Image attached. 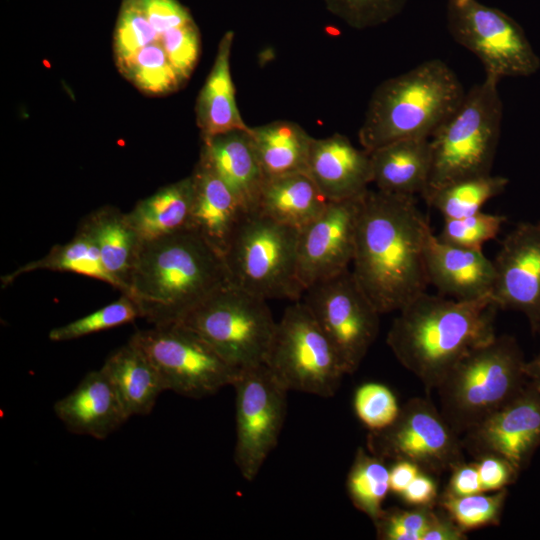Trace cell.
Returning a JSON list of instances; mask_svg holds the SVG:
<instances>
[{
	"instance_id": "23",
	"label": "cell",
	"mask_w": 540,
	"mask_h": 540,
	"mask_svg": "<svg viewBox=\"0 0 540 540\" xmlns=\"http://www.w3.org/2000/svg\"><path fill=\"white\" fill-rule=\"evenodd\" d=\"M369 154L377 190L412 196L426 190L432 166L430 138L400 139Z\"/></svg>"
},
{
	"instance_id": "8",
	"label": "cell",
	"mask_w": 540,
	"mask_h": 540,
	"mask_svg": "<svg viewBox=\"0 0 540 540\" xmlns=\"http://www.w3.org/2000/svg\"><path fill=\"white\" fill-rule=\"evenodd\" d=\"M267 300L228 284L180 321L238 370L265 363L276 322Z\"/></svg>"
},
{
	"instance_id": "34",
	"label": "cell",
	"mask_w": 540,
	"mask_h": 540,
	"mask_svg": "<svg viewBox=\"0 0 540 540\" xmlns=\"http://www.w3.org/2000/svg\"><path fill=\"white\" fill-rule=\"evenodd\" d=\"M484 493L453 496L443 492L439 495L437 504L464 532L487 526H498L508 490L504 488L492 494Z\"/></svg>"
},
{
	"instance_id": "15",
	"label": "cell",
	"mask_w": 540,
	"mask_h": 540,
	"mask_svg": "<svg viewBox=\"0 0 540 540\" xmlns=\"http://www.w3.org/2000/svg\"><path fill=\"white\" fill-rule=\"evenodd\" d=\"M365 193L329 201L323 212L299 231L297 273L304 291L349 269Z\"/></svg>"
},
{
	"instance_id": "30",
	"label": "cell",
	"mask_w": 540,
	"mask_h": 540,
	"mask_svg": "<svg viewBox=\"0 0 540 540\" xmlns=\"http://www.w3.org/2000/svg\"><path fill=\"white\" fill-rule=\"evenodd\" d=\"M36 270L65 271L95 278L115 288V282L106 272L98 247L89 231L80 223L72 239L55 245L42 258L31 261L2 277L3 285L18 276Z\"/></svg>"
},
{
	"instance_id": "2",
	"label": "cell",
	"mask_w": 540,
	"mask_h": 540,
	"mask_svg": "<svg viewBox=\"0 0 540 540\" xmlns=\"http://www.w3.org/2000/svg\"><path fill=\"white\" fill-rule=\"evenodd\" d=\"M498 309L492 297L461 301L424 292L399 310L386 342L430 391L463 356L497 336Z\"/></svg>"
},
{
	"instance_id": "32",
	"label": "cell",
	"mask_w": 540,
	"mask_h": 540,
	"mask_svg": "<svg viewBox=\"0 0 540 540\" xmlns=\"http://www.w3.org/2000/svg\"><path fill=\"white\" fill-rule=\"evenodd\" d=\"M346 484L353 505L374 522L382 513L383 502L390 491L389 469L384 459L359 447Z\"/></svg>"
},
{
	"instance_id": "37",
	"label": "cell",
	"mask_w": 540,
	"mask_h": 540,
	"mask_svg": "<svg viewBox=\"0 0 540 540\" xmlns=\"http://www.w3.org/2000/svg\"><path fill=\"white\" fill-rule=\"evenodd\" d=\"M506 217L477 212L461 218H446L438 239L446 244L482 250L484 243L499 234Z\"/></svg>"
},
{
	"instance_id": "17",
	"label": "cell",
	"mask_w": 540,
	"mask_h": 540,
	"mask_svg": "<svg viewBox=\"0 0 540 540\" xmlns=\"http://www.w3.org/2000/svg\"><path fill=\"white\" fill-rule=\"evenodd\" d=\"M493 264L492 299L499 309L522 312L532 332L540 333V222L518 224Z\"/></svg>"
},
{
	"instance_id": "9",
	"label": "cell",
	"mask_w": 540,
	"mask_h": 540,
	"mask_svg": "<svg viewBox=\"0 0 540 540\" xmlns=\"http://www.w3.org/2000/svg\"><path fill=\"white\" fill-rule=\"evenodd\" d=\"M289 390L332 397L346 372L329 339L302 300L289 305L264 363Z\"/></svg>"
},
{
	"instance_id": "31",
	"label": "cell",
	"mask_w": 540,
	"mask_h": 540,
	"mask_svg": "<svg viewBox=\"0 0 540 540\" xmlns=\"http://www.w3.org/2000/svg\"><path fill=\"white\" fill-rule=\"evenodd\" d=\"M508 178L491 174L460 179L422 195L426 203L446 218H461L481 211L483 205L501 194Z\"/></svg>"
},
{
	"instance_id": "33",
	"label": "cell",
	"mask_w": 540,
	"mask_h": 540,
	"mask_svg": "<svg viewBox=\"0 0 540 540\" xmlns=\"http://www.w3.org/2000/svg\"><path fill=\"white\" fill-rule=\"evenodd\" d=\"M118 69L140 91L164 95L176 91L184 83L160 42L140 49Z\"/></svg>"
},
{
	"instance_id": "38",
	"label": "cell",
	"mask_w": 540,
	"mask_h": 540,
	"mask_svg": "<svg viewBox=\"0 0 540 540\" xmlns=\"http://www.w3.org/2000/svg\"><path fill=\"white\" fill-rule=\"evenodd\" d=\"M327 10L354 29L385 24L398 16L408 0H323Z\"/></svg>"
},
{
	"instance_id": "22",
	"label": "cell",
	"mask_w": 540,
	"mask_h": 540,
	"mask_svg": "<svg viewBox=\"0 0 540 540\" xmlns=\"http://www.w3.org/2000/svg\"><path fill=\"white\" fill-rule=\"evenodd\" d=\"M191 175L194 197L189 228L223 255L236 229L249 213L201 156Z\"/></svg>"
},
{
	"instance_id": "28",
	"label": "cell",
	"mask_w": 540,
	"mask_h": 540,
	"mask_svg": "<svg viewBox=\"0 0 540 540\" xmlns=\"http://www.w3.org/2000/svg\"><path fill=\"white\" fill-rule=\"evenodd\" d=\"M194 197L192 175L158 189L127 212L142 242L189 228Z\"/></svg>"
},
{
	"instance_id": "36",
	"label": "cell",
	"mask_w": 540,
	"mask_h": 540,
	"mask_svg": "<svg viewBox=\"0 0 540 540\" xmlns=\"http://www.w3.org/2000/svg\"><path fill=\"white\" fill-rule=\"evenodd\" d=\"M156 42H160V35L149 23L137 1L123 0L114 34L117 67L143 47Z\"/></svg>"
},
{
	"instance_id": "41",
	"label": "cell",
	"mask_w": 540,
	"mask_h": 540,
	"mask_svg": "<svg viewBox=\"0 0 540 540\" xmlns=\"http://www.w3.org/2000/svg\"><path fill=\"white\" fill-rule=\"evenodd\" d=\"M160 44L183 82L194 70L200 55V33L194 21L164 32Z\"/></svg>"
},
{
	"instance_id": "43",
	"label": "cell",
	"mask_w": 540,
	"mask_h": 540,
	"mask_svg": "<svg viewBox=\"0 0 540 540\" xmlns=\"http://www.w3.org/2000/svg\"><path fill=\"white\" fill-rule=\"evenodd\" d=\"M483 492H495L516 482L520 472L505 458L495 454L476 457Z\"/></svg>"
},
{
	"instance_id": "35",
	"label": "cell",
	"mask_w": 540,
	"mask_h": 540,
	"mask_svg": "<svg viewBox=\"0 0 540 540\" xmlns=\"http://www.w3.org/2000/svg\"><path fill=\"white\" fill-rule=\"evenodd\" d=\"M137 318H141L137 303L130 295L122 293L112 303L65 325L53 328L48 337L54 342L70 341L119 327Z\"/></svg>"
},
{
	"instance_id": "44",
	"label": "cell",
	"mask_w": 540,
	"mask_h": 540,
	"mask_svg": "<svg viewBox=\"0 0 540 540\" xmlns=\"http://www.w3.org/2000/svg\"><path fill=\"white\" fill-rule=\"evenodd\" d=\"M444 492L453 496H466L483 492L476 463L463 461L453 467Z\"/></svg>"
},
{
	"instance_id": "16",
	"label": "cell",
	"mask_w": 540,
	"mask_h": 540,
	"mask_svg": "<svg viewBox=\"0 0 540 540\" xmlns=\"http://www.w3.org/2000/svg\"><path fill=\"white\" fill-rule=\"evenodd\" d=\"M463 448L473 456L495 454L519 472L540 448V387L528 379L510 401L464 434Z\"/></svg>"
},
{
	"instance_id": "10",
	"label": "cell",
	"mask_w": 540,
	"mask_h": 540,
	"mask_svg": "<svg viewBox=\"0 0 540 540\" xmlns=\"http://www.w3.org/2000/svg\"><path fill=\"white\" fill-rule=\"evenodd\" d=\"M157 368L166 391L201 399L233 385L240 370L181 322L152 325L132 336Z\"/></svg>"
},
{
	"instance_id": "14",
	"label": "cell",
	"mask_w": 540,
	"mask_h": 540,
	"mask_svg": "<svg viewBox=\"0 0 540 540\" xmlns=\"http://www.w3.org/2000/svg\"><path fill=\"white\" fill-rule=\"evenodd\" d=\"M367 450L382 459L407 460L423 472L441 474L464 461L463 445L440 410L427 398L415 397L387 428L370 431Z\"/></svg>"
},
{
	"instance_id": "21",
	"label": "cell",
	"mask_w": 540,
	"mask_h": 540,
	"mask_svg": "<svg viewBox=\"0 0 540 540\" xmlns=\"http://www.w3.org/2000/svg\"><path fill=\"white\" fill-rule=\"evenodd\" d=\"M202 139L200 156L224 181L246 212H256L266 178L254 148L250 127Z\"/></svg>"
},
{
	"instance_id": "18",
	"label": "cell",
	"mask_w": 540,
	"mask_h": 540,
	"mask_svg": "<svg viewBox=\"0 0 540 540\" xmlns=\"http://www.w3.org/2000/svg\"><path fill=\"white\" fill-rule=\"evenodd\" d=\"M429 285L461 301L491 297L495 279L493 261L482 250L441 242L431 228L424 243Z\"/></svg>"
},
{
	"instance_id": "45",
	"label": "cell",
	"mask_w": 540,
	"mask_h": 540,
	"mask_svg": "<svg viewBox=\"0 0 540 540\" xmlns=\"http://www.w3.org/2000/svg\"><path fill=\"white\" fill-rule=\"evenodd\" d=\"M399 496L413 507L435 506L439 498L438 486L429 473L422 471Z\"/></svg>"
},
{
	"instance_id": "3",
	"label": "cell",
	"mask_w": 540,
	"mask_h": 540,
	"mask_svg": "<svg viewBox=\"0 0 540 540\" xmlns=\"http://www.w3.org/2000/svg\"><path fill=\"white\" fill-rule=\"evenodd\" d=\"M228 284L223 255L187 228L141 243L126 294L137 303L141 318L164 325L180 322Z\"/></svg>"
},
{
	"instance_id": "12",
	"label": "cell",
	"mask_w": 540,
	"mask_h": 540,
	"mask_svg": "<svg viewBox=\"0 0 540 540\" xmlns=\"http://www.w3.org/2000/svg\"><path fill=\"white\" fill-rule=\"evenodd\" d=\"M302 297L346 374L356 371L378 335L380 313L352 270L310 285Z\"/></svg>"
},
{
	"instance_id": "11",
	"label": "cell",
	"mask_w": 540,
	"mask_h": 540,
	"mask_svg": "<svg viewBox=\"0 0 540 540\" xmlns=\"http://www.w3.org/2000/svg\"><path fill=\"white\" fill-rule=\"evenodd\" d=\"M447 29L459 45L473 53L486 74L527 77L540 68V58L523 28L502 10L478 0H447Z\"/></svg>"
},
{
	"instance_id": "19",
	"label": "cell",
	"mask_w": 540,
	"mask_h": 540,
	"mask_svg": "<svg viewBox=\"0 0 540 540\" xmlns=\"http://www.w3.org/2000/svg\"><path fill=\"white\" fill-rule=\"evenodd\" d=\"M53 411L70 432L98 440L107 438L130 418L101 368L88 372L75 389L54 403Z\"/></svg>"
},
{
	"instance_id": "46",
	"label": "cell",
	"mask_w": 540,
	"mask_h": 540,
	"mask_svg": "<svg viewBox=\"0 0 540 540\" xmlns=\"http://www.w3.org/2000/svg\"><path fill=\"white\" fill-rule=\"evenodd\" d=\"M433 519L423 540H465L466 532L461 530L448 513L438 504Z\"/></svg>"
},
{
	"instance_id": "5",
	"label": "cell",
	"mask_w": 540,
	"mask_h": 540,
	"mask_svg": "<svg viewBox=\"0 0 540 540\" xmlns=\"http://www.w3.org/2000/svg\"><path fill=\"white\" fill-rule=\"evenodd\" d=\"M517 340L496 336L463 356L436 388L440 412L457 434H465L515 397L528 377Z\"/></svg>"
},
{
	"instance_id": "20",
	"label": "cell",
	"mask_w": 540,
	"mask_h": 540,
	"mask_svg": "<svg viewBox=\"0 0 540 540\" xmlns=\"http://www.w3.org/2000/svg\"><path fill=\"white\" fill-rule=\"evenodd\" d=\"M306 173L329 201L358 197L372 183L370 154L338 133L313 138Z\"/></svg>"
},
{
	"instance_id": "39",
	"label": "cell",
	"mask_w": 540,
	"mask_h": 540,
	"mask_svg": "<svg viewBox=\"0 0 540 540\" xmlns=\"http://www.w3.org/2000/svg\"><path fill=\"white\" fill-rule=\"evenodd\" d=\"M353 406L358 419L370 431L389 427L401 409L392 390L376 382L364 383L356 389Z\"/></svg>"
},
{
	"instance_id": "13",
	"label": "cell",
	"mask_w": 540,
	"mask_h": 540,
	"mask_svg": "<svg viewBox=\"0 0 540 540\" xmlns=\"http://www.w3.org/2000/svg\"><path fill=\"white\" fill-rule=\"evenodd\" d=\"M235 389V464L253 481L278 443L287 411L289 390L265 365L240 370Z\"/></svg>"
},
{
	"instance_id": "27",
	"label": "cell",
	"mask_w": 540,
	"mask_h": 540,
	"mask_svg": "<svg viewBox=\"0 0 540 540\" xmlns=\"http://www.w3.org/2000/svg\"><path fill=\"white\" fill-rule=\"evenodd\" d=\"M328 203L307 173H294L265 181L256 212L300 231Z\"/></svg>"
},
{
	"instance_id": "1",
	"label": "cell",
	"mask_w": 540,
	"mask_h": 540,
	"mask_svg": "<svg viewBox=\"0 0 540 540\" xmlns=\"http://www.w3.org/2000/svg\"><path fill=\"white\" fill-rule=\"evenodd\" d=\"M429 229L415 196L369 189L365 193L352 272L380 314L399 311L426 292L424 243Z\"/></svg>"
},
{
	"instance_id": "29",
	"label": "cell",
	"mask_w": 540,
	"mask_h": 540,
	"mask_svg": "<svg viewBox=\"0 0 540 540\" xmlns=\"http://www.w3.org/2000/svg\"><path fill=\"white\" fill-rule=\"evenodd\" d=\"M250 134L266 180L307 172L313 137L299 124L277 120L250 127Z\"/></svg>"
},
{
	"instance_id": "40",
	"label": "cell",
	"mask_w": 540,
	"mask_h": 540,
	"mask_svg": "<svg viewBox=\"0 0 540 540\" xmlns=\"http://www.w3.org/2000/svg\"><path fill=\"white\" fill-rule=\"evenodd\" d=\"M435 506L383 509L373 522L380 540H423L433 519Z\"/></svg>"
},
{
	"instance_id": "48",
	"label": "cell",
	"mask_w": 540,
	"mask_h": 540,
	"mask_svg": "<svg viewBox=\"0 0 540 540\" xmlns=\"http://www.w3.org/2000/svg\"><path fill=\"white\" fill-rule=\"evenodd\" d=\"M525 372L528 379L540 387V351L532 360L526 362Z\"/></svg>"
},
{
	"instance_id": "42",
	"label": "cell",
	"mask_w": 540,
	"mask_h": 540,
	"mask_svg": "<svg viewBox=\"0 0 540 540\" xmlns=\"http://www.w3.org/2000/svg\"><path fill=\"white\" fill-rule=\"evenodd\" d=\"M149 23L161 36L164 32L193 20L189 10L177 0H136Z\"/></svg>"
},
{
	"instance_id": "25",
	"label": "cell",
	"mask_w": 540,
	"mask_h": 540,
	"mask_svg": "<svg viewBox=\"0 0 540 540\" xmlns=\"http://www.w3.org/2000/svg\"><path fill=\"white\" fill-rule=\"evenodd\" d=\"M234 33L221 38L212 68L196 102V123L202 138L232 130H246L239 112L231 76L230 56Z\"/></svg>"
},
{
	"instance_id": "47",
	"label": "cell",
	"mask_w": 540,
	"mask_h": 540,
	"mask_svg": "<svg viewBox=\"0 0 540 540\" xmlns=\"http://www.w3.org/2000/svg\"><path fill=\"white\" fill-rule=\"evenodd\" d=\"M420 472L422 470L417 464L407 460H396L389 469L390 491L400 495Z\"/></svg>"
},
{
	"instance_id": "26",
	"label": "cell",
	"mask_w": 540,
	"mask_h": 540,
	"mask_svg": "<svg viewBox=\"0 0 540 540\" xmlns=\"http://www.w3.org/2000/svg\"><path fill=\"white\" fill-rule=\"evenodd\" d=\"M81 224L95 240L102 264L114 280L115 288L126 293L142 243L127 213L104 206L89 214Z\"/></svg>"
},
{
	"instance_id": "4",
	"label": "cell",
	"mask_w": 540,
	"mask_h": 540,
	"mask_svg": "<svg viewBox=\"0 0 540 540\" xmlns=\"http://www.w3.org/2000/svg\"><path fill=\"white\" fill-rule=\"evenodd\" d=\"M465 94L444 61H424L377 86L358 132L359 142L370 152L400 139L431 138Z\"/></svg>"
},
{
	"instance_id": "24",
	"label": "cell",
	"mask_w": 540,
	"mask_h": 540,
	"mask_svg": "<svg viewBox=\"0 0 540 540\" xmlns=\"http://www.w3.org/2000/svg\"><path fill=\"white\" fill-rule=\"evenodd\" d=\"M101 369L116 389L129 417L148 415L159 395L166 391L157 368L132 338L113 351Z\"/></svg>"
},
{
	"instance_id": "6",
	"label": "cell",
	"mask_w": 540,
	"mask_h": 540,
	"mask_svg": "<svg viewBox=\"0 0 540 540\" xmlns=\"http://www.w3.org/2000/svg\"><path fill=\"white\" fill-rule=\"evenodd\" d=\"M499 81L486 74L432 135L431 173L422 195L460 179L491 174L503 119Z\"/></svg>"
},
{
	"instance_id": "7",
	"label": "cell",
	"mask_w": 540,
	"mask_h": 540,
	"mask_svg": "<svg viewBox=\"0 0 540 540\" xmlns=\"http://www.w3.org/2000/svg\"><path fill=\"white\" fill-rule=\"evenodd\" d=\"M298 236L296 228L258 212L247 214L223 253L230 284L265 300H300Z\"/></svg>"
}]
</instances>
